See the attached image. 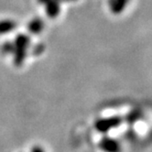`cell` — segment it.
I'll return each mask as SVG.
<instances>
[{
	"instance_id": "obj_1",
	"label": "cell",
	"mask_w": 152,
	"mask_h": 152,
	"mask_svg": "<svg viewBox=\"0 0 152 152\" xmlns=\"http://www.w3.org/2000/svg\"><path fill=\"white\" fill-rule=\"evenodd\" d=\"M122 122H123V118L120 116H112L108 118H103L95 123V128L97 129V131L102 132V133H106L108 131H110L111 129L120 126Z\"/></svg>"
},
{
	"instance_id": "obj_2",
	"label": "cell",
	"mask_w": 152,
	"mask_h": 152,
	"mask_svg": "<svg viewBox=\"0 0 152 152\" xmlns=\"http://www.w3.org/2000/svg\"><path fill=\"white\" fill-rule=\"evenodd\" d=\"M129 1L130 0H108V5L113 14L119 15L125 10Z\"/></svg>"
},
{
	"instance_id": "obj_3",
	"label": "cell",
	"mask_w": 152,
	"mask_h": 152,
	"mask_svg": "<svg viewBox=\"0 0 152 152\" xmlns=\"http://www.w3.org/2000/svg\"><path fill=\"white\" fill-rule=\"evenodd\" d=\"M99 146L103 150L105 151H118L120 149V145H119L118 141L110 137L103 138Z\"/></svg>"
},
{
	"instance_id": "obj_4",
	"label": "cell",
	"mask_w": 152,
	"mask_h": 152,
	"mask_svg": "<svg viewBox=\"0 0 152 152\" xmlns=\"http://www.w3.org/2000/svg\"><path fill=\"white\" fill-rule=\"evenodd\" d=\"M29 38L27 37L26 35L20 34L19 36H18L16 38L15 40V50H27V48L29 45ZM15 51V50H14Z\"/></svg>"
},
{
	"instance_id": "obj_5",
	"label": "cell",
	"mask_w": 152,
	"mask_h": 152,
	"mask_svg": "<svg viewBox=\"0 0 152 152\" xmlns=\"http://www.w3.org/2000/svg\"><path fill=\"white\" fill-rule=\"evenodd\" d=\"M46 4H47L46 7L47 15H49L50 18L58 16L60 12V4L58 2V0H49Z\"/></svg>"
},
{
	"instance_id": "obj_6",
	"label": "cell",
	"mask_w": 152,
	"mask_h": 152,
	"mask_svg": "<svg viewBox=\"0 0 152 152\" xmlns=\"http://www.w3.org/2000/svg\"><path fill=\"white\" fill-rule=\"evenodd\" d=\"M16 22L13 20H2L0 21V34L7 33V32L12 31L16 28Z\"/></svg>"
},
{
	"instance_id": "obj_7",
	"label": "cell",
	"mask_w": 152,
	"mask_h": 152,
	"mask_svg": "<svg viewBox=\"0 0 152 152\" xmlns=\"http://www.w3.org/2000/svg\"><path fill=\"white\" fill-rule=\"evenodd\" d=\"M43 27H44V24H43V21L39 18H36L31 20L29 24H28V30L31 32V33H39V32L43 29Z\"/></svg>"
},
{
	"instance_id": "obj_8",
	"label": "cell",
	"mask_w": 152,
	"mask_h": 152,
	"mask_svg": "<svg viewBox=\"0 0 152 152\" xmlns=\"http://www.w3.org/2000/svg\"><path fill=\"white\" fill-rule=\"evenodd\" d=\"M141 117V112L139 110H134L132 112H130L127 116H126V121L129 124H134L136 123L138 119Z\"/></svg>"
},
{
	"instance_id": "obj_9",
	"label": "cell",
	"mask_w": 152,
	"mask_h": 152,
	"mask_svg": "<svg viewBox=\"0 0 152 152\" xmlns=\"http://www.w3.org/2000/svg\"><path fill=\"white\" fill-rule=\"evenodd\" d=\"M2 50L5 53H10V52H14L15 50V45L12 43H6L3 45Z\"/></svg>"
},
{
	"instance_id": "obj_10",
	"label": "cell",
	"mask_w": 152,
	"mask_h": 152,
	"mask_svg": "<svg viewBox=\"0 0 152 152\" xmlns=\"http://www.w3.org/2000/svg\"><path fill=\"white\" fill-rule=\"evenodd\" d=\"M39 1L40 2V3H43V4H46L48 1H49V0H39Z\"/></svg>"
}]
</instances>
